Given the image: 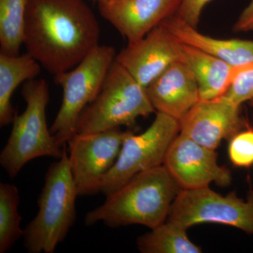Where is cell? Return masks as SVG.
I'll return each mask as SVG.
<instances>
[{"mask_svg":"<svg viewBox=\"0 0 253 253\" xmlns=\"http://www.w3.org/2000/svg\"><path fill=\"white\" fill-rule=\"evenodd\" d=\"M99 38L97 18L84 0H28L23 44L54 76L78 66Z\"/></svg>","mask_w":253,"mask_h":253,"instance_id":"1","label":"cell"},{"mask_svg":"<svg viewBox=\"0 0 253 253\" xmlns=\"http://www.w3.org/2000/svg\"><path fill=\"white\" fill-rule=\"evenodd\" d=\"M181 189L165 166L136 174L106 196L104 204L87 213L86 226L103 222L110 228L140 224L149 229L167 221Z\"/></svg>","mask_w":253,"mask_h":253,"instance_id":"2","label":"cell"},{"mask_svg":"<svg viewBox=\"0 0 253 253\" xmlns=\"http://www.w3.org/2000/svg\"><path fill=\"white\" fill-rule=\"evenodd\" d=\"M78 196L65 145L59 161L51 163L38 200L36 217L26 226L23 245L29 253H53L76 220Z\"/></svg>","mask_w":253,"mask_h":253,"instance_id":"3","label":"cell"},{"mask_svg":"<svg viewBox=\"0 0 253 253\" xmlns=\"http://www.w3.org/2000/svg\"><path fill=\"white\" fill-rule=\"evenodd\" d=\"M21 94L26 109L21 115L15 114L11 134L0 154V165L11 179L35 158L48 156L59 159L65 147L56 142L46 124L49 91L45 80L26 82Z\"/></svg>","mask_w":253,"mask_h":253,"instance_id":"4","label":"cell"},{"mask_svg":"<svg viewBox=\"0 0 253 253\" xmlns=\"http://www.w3.org/2000/svg\"><path fill=\"white\" fill-rule=\"evenodd\" d=\"M155 111L146 88L115 60L99 94L80 115L76 133L92 134L133 126L138 118Z\"/></svg>","mask_w":253,"mask_h":253,"instance_id":"5","label":"cell"},{"mask_svg":"<svg viewBox=\"0 0 253 253\" xmlns=\"http://www.w3.org/2000/svg\"><path fill=\"white\" fill-rule=\"evenodd\" d=\"M116 54L113 46L98 45L76 67L54 76L62 87L63 99L49 129L60 146L76 134L80 115L99 94Z\"/></svg>","mask_w":253,"mask_h":253,"instance_id":"6","label":"cell"},{"mask_svg":"<svg viewBox=\"0 0 253 253\" xmlns=\"http://www.w3.org/2000/svg\"><path fill=\"white\" fill-rule=\"evenodd\" d=\"M179 133V121L159 112L144 132L135 134L129 131L114 166L103 178L100 192L109 196L136 174L162 166L171 143Z\"/></svg>","mask_w":253,"mask_h":253,"instance_id":"7","label":"cell"},{"mask_svg":"<svg viewBox=\"0 0 253 253\" xmlns=\"http://www.w3.org/2000/svg\"><path fill=\"white\" fill-rule=\"evenodd\" d=\"M167 220L179 223L187 229L204 223L224 224L253 235V191L244 200L234 191L222 196L209 186L181 189Z\"/></svg>","mask_w":253,"mask_h":253,"instance_id":"8","label":"cell"},{"mask_svg":"<svg viewBox=\"0 0 253 253\" xmlns=\"http://www.w3.org/2000/svg\"><path fill=\"white\" fill-rule=\"evenodd\" d=\"M129 131L117 127L92 134L76 133L68 140L70 168L78 196L100 192L103 178L114 166Z\"/></svg>","mask_w":253,"mask_h":253,"instance_id":"9","label":"cell"},{"mask_svg":"<svg viewBox=\"0 0 253 253\" xmlns=\"http://www.w3.org/2000/svg\"><path fill=\"white\" fill-rule=\"evenodd\" d=\"M163 166L181 189H200L211 183L226 187L232 179L230 170L218 164L215 150L180 133L171 143Z\"/></svg>","mask_w":253,"mask_h":253,"instance_id":"10","label":"cell"},{"mask_svg":"<svg viewBox=\"0 0 253 253\" xmlns=\"http://www.w3.org/2000/svg\"><path fill=\"white\" fill-rule=\"evenodd\" d=\"M241 106L224 95L200 100L179 123V133L208 149L215 150L244 129Z\"/></svg>","mask_w":253,"mask_h":253,"instance_id":"11","label":"cell"},{"mask_svg":"<svg viewBox=\"0 0 253 253\" xmlns=\"http://www.w3.org/2000/svg\"><path fill=\"white\" fill-rule=\"evenodd\" d=\"M115 60L146 88L171 65L181 61V42L161 23L142 39L127 44Z\"/></svg>","mask_w":253,"mask_h":253,"instance_id":"12","label":"cell"},{"mask_svg":"<svg viewBox=\"0 0 253 253\" xmlns=\"http://www.w3.org/2000/svg\"><path fill=\"white\" fill-rule=\"evenodd\" d=\"M181 0H107L98 1L101 16L128 44L142 39L165 20L177 14Z\"/></svg>","mask_w":253,"mask_h":253,"instance_id":"13","label":"cell"},{"mask_svg":"<svg viewBox=\"0 0 253 253\" xmlns=\"http://www.w3.org/2000/svg\"><path fill=\"white\" fill-rule=\"evenodd\" d=\"M156 112L179 121L200 101L199 86L192 71L176 61L146 88Z\"/></svg>","mask_w":253,"mask_h":253,"instance_id":"14","label":"cell"},{"mask_svg":"<svg viewBox=\"0 0 253 253\" xmlns=\"http://www.w3.org/2000/svg\"><path fill=\"white\" fill-rule=\"evenodd\" d=\"M178 41L236 66L253 64V41L217 39L203 34L176 15L162 23Z\"/></svg>","mask_w":253,"mask_h":253,"instance_id":"15","label":"cell"},{"mask_svg":"<svg viewBox=\"0 0 253 253\" xmlns=\"http://www.w3.org/2000/svg\"><path fill=\"white\" fill-rule=\"evenodd\" d=\"M181 61L189 66L197 82L200 100L215 99L225 95L244 67L234 66L181 42Z\"/></svg>","mask_w":253,"mask_h":253,"instance_id":"16","label":"cell"},{"mask_svg":"<svg viewBox=\"0 0 253 253\" xmlns=\"http://www.w3.org/2000/svg\"><path fill=\"white\" fill-rule=\"evenodd\" d=\"M41 65L28 53L18 56L0 52V126L12 123L15 111L11 105L13 93L20 84L36 79Z\"/></svg>","mask_w":253,"mask_h":253,"instance_id":"17","label":"cell"},{"mask_svg":"<svg viewBox=\"0 0 253 253\" xmlns=\"http://www.w3.org/2000/svg\"><path fill=\"white\" fill-rule=\"evenodd\" d=\"M139 236L138 249L142 253H200L202 250L188 237L187 229L179 223L167 220Z\"/></svg>","mask_w":253,"mask_h":253,"instance_id":"18","label":"cell"},{"mask_svg":"<svg viewBox=\"0 0 253 253\" xmlns=\"http://www.w3.org/2000/svg\"><path fill=\"white\" fill-rule=\"evenodd\" d=\"M27 4L28 0H0V52L20 54Z\"/></svg>","mask_w":253,"mask_h":253,"instance_id":"19","label":"cell"},{"mask_svg":"<svg viewBox=\"0 0 253 253\" xmlns=\"http://www.w3.org/2000/svg\"><path fill=\"white\" fill-rule=\"evenodd\" d=\"M20 194L18 188L7 183L0 184V253L10 251L22 238L21 216L18 213Z\"/></svg>","mask_w":253,"mask_h":253,"instance_id":"20","label":"cell"},{"mask_svg":"<svg viewBox=\"0 0 253 253\" xmlns=\"http://www.w3.org/2000/svg\"><path fill=\"white\" fill-rule=\"evenodd\" d=\"M228 154L234 166L249 168L253 166V129L240 131L229 140Z\"/></svg>","mask_w":253,"mask_h":253,"instance_id":"21","label":"cell"},{"mask_svg":"<svg viewBox=\"0 0 253 253\" xmlns=\"http://www.w3.org/2000/svg\"><path fill=\"white\" fill-rule=\"evenodd\" d=\"M225 95L241 106L253 99V64L241 68Z\"/></svg>","mask_w":253,"mask_h":253,"instance_id":"22","label":"cell"},{"mask_svg":"<svg viewBox=\"0 0 253 253\" xmlns=\"http://www.w3.org/2000/svg\"><path fill=\"white\" fill-rule=\"evenodd\" d=\"M212 0H181L176 16L183 21L197 28L203 10Z\"/></svg>","mask_w":253,"mask_h":253,"instance_id":"23","label":"cell"},{"mask_svg":"<svg viewBox=\"0 0 253 253\" xmlns=\"http://www.w3.org/2000/svg\"><path fill=\"white\" fill-rule=\"evenodd\" d=\"M234 31L235 32H247L253 31V0L245 8L239 18H238Z\"/></svg>","mask_w":253,"mask_h":253,"instance_id":"24","label":"cell"},{"mask_svg":"<svg viewBox=\"0 0 253 253\" xmlns=\"http://www.w3.org/2000/svg\"><path fill=\"white\" fill-rule=\"evenodd\" d=\"M249 104L250 105V106L253 108V99L251 100V101H249Z\"/></svg>","mask_w":253,"mask_h":253,"instance_id":"25","label":"cell"},{"mask_svg":"<svg viewBox=\"0 0 253 253\" xmlns=\"http://www.w3.org/2000/svg\"><path fill=\"white\" fill-rule=\"evenodd\" d=\"M107 1V0H97V1Z\"/></svg>","mask_w":253,"mask_h":253,"instance_id":"26","label":"cell"}]
</instances>
